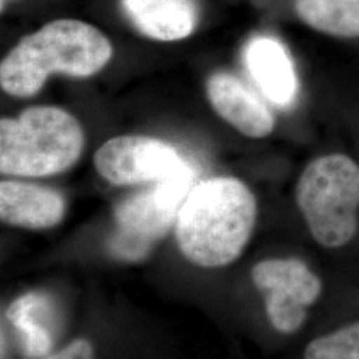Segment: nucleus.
<instances>
[{
	"label": "nucleus",
	"instance_id": "obj_1",
	"mask_svg": "<svg viewBox=\"0 0 359 359\" xmlns=\"http://www.w3.org/2000/svg\"><path fill=\"white\" fill-rule=\"evenodd\" d=\"M256 196L244 181L215 177L196 184L175 224L180 252L205 269L229 266L244 253L256 226Z\"/></svg>",
	"mask_w": 359,
	"mask_h": 359
},
{
	"label": "nucleus",
	"instance_id": "obj_2",
	"mask_svg": "<svg viewBox=\"0 0 359 359\" xmlns=\"http://www.w3.org/2000/svg\"><path fill=\"white\" fill-rule=\"evenodd\" d=\"M114 48L88 23L60 19L22 39L0 65V86L15 97L36 95L52 74L88 77L103 69Z\"/></svg>",
	"mask_w": 359,
	"mask_h": 359
},
{
	"label": "nucleus",
	"instance_id": "obj_3",
	"mask_svg": "<svg viewBox=\"0 0 359 359\" xmlns=\"http://www.w3.org/2000/svg\"><path fill=\"white\" fill-rule=\"evenodd\" d=\"M79 121L56 107H32L18 118L0 120V172L46 177L72 167L83 151Z\"/></svg>",
	"mask_w": 359,
	"mask_h": 359
},
{
	"label": "nucleus",
	"instance_id": "obj_4",
	"mask_svg": "<svg viewBox=\"0 0 359 359\" xmlns=\"http://www.w3.org/2000/svg\"><path fill=\"white\" fill-rule=\"evenodd\" d=\"M295 203L309 233L325 249L353 241L359 226V164L345 154L310 161L295 185Z\"/></svg>",
	"mask_w": 359,
	"mask_h": 359
},
{
	"label": "nucleus",
	"instance_id": "obj_5",
	"mask_svg": "<svg viewBox=\"0 0 359 359\" xmlns=\"http://www.w3.org/2000/svg\"><path fill=\"white\" fill-rule=\"evenodd\" d=\"M192 168L121 201L115 210L116 228L108 246L127 262L142 261L176 224L180 208L192 191Z\"/></svg>",
	"mask_w": 359,
	"mask_h": 359
},
{
	"label": "nucleus",
	"instance_id": "obj_6",
	"mask_svg": "<svg viewBox=\"0 0 359 359\" xmlns=\"http://www.w3.org/2000/svg\"><path fill=\"white\" fill-rule=\"evenodd\" d=\"M250 276L271 327L285 335L299 332L309 309L321 298L323 285L318 274L299 258L276 257L258 261Z\"/></svg>",
	"mask_w": 359,
	"mask_h": 359
},
{
	"label": "nucleus",
	"instance_id": "obj_7",
	"mask_svg": "<svg viewBox=\"0 0 359 359\" xmlns=\"http://www.w3.org/2000/svg\"><path fill=\"white\" fill-rule=\"evenodd\" d=\"M93 164L114 185L157 182L191 168L175 147L148 136H118L104 142Z\"/></svg>",
	"mask_w": 359,
	"mask_h": 359
},
{
	"label": "nucleus",
	"instance_id": "obj_8",
	"mask_svg": "<svg viewBox=\"0 0 359 359\" xmlns=\"http://www.w3.org/2000/svg\"><path fill=\"white\" fill-rule=\"evenodd\" d=\"M208 99L231 127L246 137L264 139L276 127L269 107L238 77L228 72H216L206 83Z\"/></svg>",
	"mask_w": 359,
	"mask_h": 359
},
{
	"label": "nucleus",
	"instance_id": "obj_9",
	"mask_svg": "<svg viewBox=\"0 0 359 359\" xmlns=\"http://www.w3.org/2000/svg\"><path fill=\"white\" fill-rule=\"evenodd\" d=\"M20 354L39 359L53 351L59 334V310L52 297L32 290L15 298L6 310Z\"/></svg>",
	"mask_w": 359,
	"mask_h": 359
},
{
	"label": "nucleus",
	"instance_id": "obj_10",
	"mask_svg": "<svg viewBox=\"0 0 359 359\" xmlns=\"http://www.w3.org/2000/svg\"><path fill=\"white\" fill-rule=\"evenodd\" d=\"M244 62L257 87L270 103L287 109L298 95L294 65L283 44L269 36L253 38L245 47Z\"/></svg>",
	"mask_w": 359,
	"mask_h": 359
},
{
	"label": "nucleus",
	"instance_id": "obj_11",
	"mask_svg": "<svg viewBox=\"0 0 359 359\" xmlns=\"http://www.w3.org/2000/svg\"><path fill=\"white\" fill-rule=\"evenodd\" d=\"M65 201L51 188L6 180L0 182V218L4 224L41 231L62 222Z\"/></svg>",
	"mask_w": 359,
	"mask_h": 359
},
{
	"label": "nucleus",
	"instance_id": "obj_12",
	"mask_svg": "<svg viewBox=\"0 0 359 359\" xmlns=\"http://www.w3.org/2000/svg\"><path fill=\"white\" fill-rule=\"evenodd\" d=\"M121 7L139 32L160 41L188 38L198 19L194 0H121Z\"/></svg>",
	"mask_w": 359,
	"mask_h": 359
},
{
	"label": "nucleus",
	"instance_id": "obj_13",
	"mask_svg": "<svg viewBox=\"0 0 359 359\" xmlns=\"http://www.w3.org/2000/svg\"><path fill=\"white\" fill-rule=\"evenodd\" d=\"M306 26L335 38H359V0H295Z\"/></svg>",
	"mask_w": 359,
	"mask_h": 359
},
{
	"label": "nucleus",
	"instance_id": "obj_14",
	"mask_svg": "<svg viewBox=\"0 0 359 359\" xmlns=\"http://www.w3.org/2000/svg\"><path fill=\"white\" fill-rule=\"evenodd\" d=\"M304 359H359V321L310 341L305 347Z\"/></svg>",
	"mask_w": 359,
	"mask_h": 359
},
{
	"label": "nucleus",
	"instance_id": "obj_15",
	"mask_svg": "<svg viewBox=\"0 0 359 359\" xmlns=\"http://www.w3.org/2000/svg\"><path fill=\"white\" fill-rule=\"evenodd\" d=\"M39 359H96V354L90 339L77 338L65 347L51 351Z\"/></svg>",
	"mask_w": 359,
	"mask_h": 359
},
{
	"label": "nucleus",
	"instance_id": "obj_16",
	"mask_svg": "<svg viewBox=\"0 0 359 359\" xmlns=\"http://www.w3.org/2000/svg\"><path fill=\"white\" fill-rule=\"evenodd\" d=\"M8 1H10V0H0V4H1V11L4 10V7H6V4H7Z\"/></svg>",
	"mask_w": 359,
	"mask_h": 359
}]
</instances>
